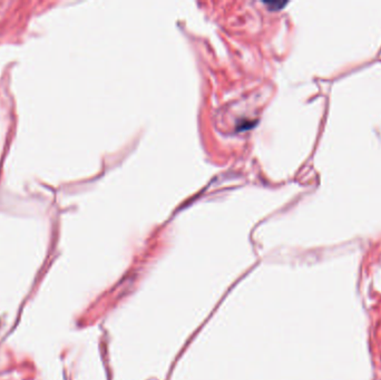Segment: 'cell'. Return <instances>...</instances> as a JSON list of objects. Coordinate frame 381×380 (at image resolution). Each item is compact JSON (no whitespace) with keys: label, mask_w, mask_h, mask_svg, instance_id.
I'll return each mask as SVG.
<instances>
[]
</instances>
